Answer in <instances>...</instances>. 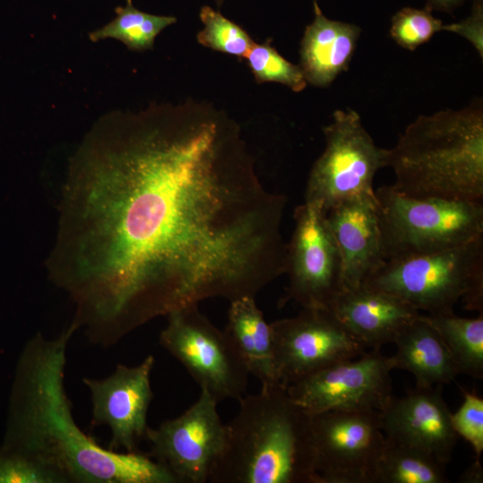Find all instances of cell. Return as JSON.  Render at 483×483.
Listing matches in <instances>:
<instances>
[{"label":"cell","instance_id":"6da1fadb","mask_svg":"<svg viewBox=\"0 0 483 483\" xmlns=\"http://www.w3.org/2000/svg\"><path fill=\"white\" fill-rule=\"evenodd\" d=\"M116 125L72 162L48 265L92 343L284 274L287 199L265 189L233 119L189 101Z\"/></svg>","mask_w":483,"mask_h":483},{"label":"cell","instance_id":"7a4b0ae2","mask_svg":"<svg viewBox=\"0 0 483 483\" xmlns=\"http://www.w3.org/2000/svg\"><path fill=\"white\" fill-rule=\"evenodd\" d=\"M78 330L37 333L24 345L11 386L2 445L55 471L64 483H178L151 457L100 446L75 422L64 387L66 351Z\"/></svg>","mask_w":483,"mask_h":483},{"label":"cell","instance_id":"3957f363","mask_svg":"<svg viewBox=\"0 0 483 483\" xmlns=\"http://www.w3.org/2000/svg\"><path fill=\"white\" fill-rule=\"evenodd\" d=\"M211 483H318L311 415L281 383L239 400Z\"/></svg>","mask_w":483,"mask_h":483},{"label":"cell","instance_id":"277c9868","mask_svg":"<svg viewBox=\"0 0 483 483\" xmlns=\"http://www.w3.org/2000/svg\"><path fill=\"white\" fill-rule=\"evenodd\" d=\"M384 167L392 168L393 186L406 195L482 202V99L418 116L384 148Z\"/></svg>","mask_w":483,"mask_h":483},{"label":"cell","instance_id":"5b68a950","mask_svg":"<svg viewBox=\"0 0 483 483\" xmlns=\"http://www.w3.org/2000/svg\"><path fill=\"white\" fill-rule=\"evenodd\" d=\"M361 285L391 293L428 315L483 312V236L440 251L385 260Z\"/></svg>","mask_w":483,"mask_h":483},{"label":"cell","instance_id":"8992f818","mask_svg":"<svg viewBox=\"0 0 483 483\" xmlns=\"http://www.w3.org/2000/svg\"><path fill=\"white\" fill-rule=\"evenodd\" d=\"M385 260L448 250L483 236V204L375 191Z\"/></svg>","mask_w":483,"mask_h":483},{"label":"cell","instance_id":"52a82bcc","mask_svg":"<svg viewBox=\"0 0 483 483\" xmlns=\"http://www.w3.org/2000/svg\"><path fill=\"white\" fill-rule=\"evenodd\" d=\"M326 147L309 174L305 201L323 212L342 200L376 197L373 181L384 167L378 148L352 109H337L323 128Z\"/></svg>","mask_w":483,"mask_h":483},{"label":"cell","instance_id":"ba28073f","mask_svg":"<svg viewBox=\"0 0 483 483\" xmlns=\"http://www.w3.org/2000/svg\"><path fill=\"white\" fill-rule=\"evenodd\" d=\"M166 317L160 344L217 403L225 399L239 401L245 393L250 372L225 331L204 316L198 305Z\"/></svg>","mask_w":483,"mask_h":483},{"label":"cell","instance_id":"9c48e42d","mask_svg":"<svg viewBox=\"0 0 483 483\" xmlns=\"http://www.w3.org/2000/svg\"><path fill=\"white\" fill-rule=\"evenodd\" d=\"M311 415L318 483H374L386 436L379 411Z\"/></svg>","mask_w":483,"mask_h":483},{"label":"cell","instance_id":"30bf717a","mask_svg":"<svg viewBox=\"0 0 483 483\" xmlns=\"http://www.w3.org/2000/svg\"><path fill=\"white\" fill-rule=\"evenodd\" d=\"M279 382L288 386L339 361L360 356L366 347L330 309H304L270 323Z\"/></svg>","mask_w":483,"mask_h":483},{"label":"cell","instance_id":"8fae6325","mask_svg":"<svg viewBox=\"0 0 483 483\" xmlns=\"http://www.w3.org/2000/svg\"><path fill=\"white\" fill-rule=\"evenodd\" d=\"M295 225L286 243V300L304 309H330L344 289L342 259L324 212L304 201L294 211Z\"/></svg>","mask_w":483,"mask_h":483},{"label":"cell","instance_id":"7c38bea8","mask_svg":"<svg viewBox=\"0 0 483 483\" xmlns=\"http://www.w3.org/2000/svg\"><path fill=\"white\" fill-rule=\"evenodd\" d=\"M392 356L371 349L339 361L286 387L290 397L309 414L326 411H382L393 397Z\"/></svg>","mask_w":483,"mask_h":483},{"label":"cell","instance_id":"4fadbf2b","mask_svg":"<svg viewBox=\"0 0 483 483\" xmlns=\"http://www.w3.org/2000/svg\"><path fill=\"white\" fill-rule=\"evenodd\" d=\"M217 402L200 390L198 400L180 416L148 428L150 456L166 468L178 483L208 482L225 437Z\"/></svg>","mask_w":483,"mask_h":483},{"label":"cell","instance_id":"5bb4252c","mask_svg":"<svg viewBox=\"0 0 483 483\" xmlns=\"http://www.w3.org/2000/svg\"><path fill=\"white\" fill-rule=\"evenodd\" d=\"M154 364L155 358L149 354L137 366L117 364L105 378H82L91 394L92 423L106 425L111 431L107 449L136 452L138 444L146 438Z\"/></svg>","mask_w":483,"mask_h":483},{"label":"cell","instance_id":"9a60e30c","mask_svg":"<svg viewBox=\"0 0 483 483\" xmlns=\"http://www.w3.org/2000/svg\"><path fill=\"white\" fill-rule=\"evenodd\" d=\"M441 386H415L402 397L393 396L380 411V419L387 438L423 450L447 465L459 436Z\"/></svg>","mask_w":483,"mask_h":483},{"label":"cell","instance_id":"2e32d148","mask_svg":"<svg viewBox=\"0 0 483 483\" xmlns=\"http://www.w3.org/2000/svg\"><path fill=\"white\" fill-rule=\"evenodd\" d=\"M324 215L340 252L343 287H358L385 262L377 198L347 199Z\"/></svg>","mask_w":483,"mask_h":483},{"label":"cell","instance_id":"e0dca14e","mask_svg":"<svg viewBox=\"0 0 483 483\" xmlns=\"http://www.w3.org/2000/svg\"><path fill=\"white\" fill-rule=\"evenodd\" d=\"M330 309L366 348L394 343L399 331L420 312L403 300L360 285L343 289Z\"/></svg>","mask_w":483,"mask_h":483},{"label":"cell","instance_id":"ac0fdd59","mask_svg":"<svg viewBox=\"0 0 483 483\" xmlns=\"http://www.w3.org/2000/svg\"><path fill=\"white\" fill-rule=\"evenodd\" d=\"M314 19L304 30L300 49V67L307 83L327 87L349 67L361 29L328 19L313 1Z\"/></svg>","mask_w":483,"mask_h":483},{"label":"cell","instance_id":"d6986e66","mask_svg":"<svg viewBox=\"0 0 483 483\" xmlns=\"http://www.w3.org/2000/svg\"><path fill=\"white\" fill-rule=\"evenodd\" d=\"M394 369L410 372L415 386L449 384L459 375L455 363L437 331L419 316L395 336Z\"/></svg>","mask_w":483,"mask_h":483},{"label":"cell","instance_id":"ffe728a7","mask_svg":"<svg viewBox=\"0 0 483 483\" xmlns=\"http://www.w3.org/2000/svg\"><path fill=\"white\" fill-rule=\"evenodd\" d=\"M224 331L250 374L262 386L280 383L275 364L271 326L258 308L255 297L245 296L230 301Z\"/></svg>","mask_w":483,"mask_h":483},{"label":"cell","instance_id":"44dd1931","mask_svg":"<svg viewBox=\"0 0 483 483\" xmlns=\"http://www.w3.org/2000/svg\"><path fill=\"white\" fill-rule=\"evenodd\" d=\"M445 466L423 450L386 436L374 483H447Z\"/></svg>","mask_w":483,"mask_h":483},{"label":"cell","instance_id":"7402d4cb","mask_svg":"<svg viewBox=\"0 0 483 483\" xmlns=\"http://www.w3.org/2000/svg\"><path fill=\"white\" fill-rule=\"evenodd\" d=\"M423 318L439 334L459 374L483 378V312L474 318L454 313L424 315Z\"/></svg>","mask_w":483,"mask_h":483},{"label":"cell","instance_id":"603a6c76","mask_svg":"<svg viewBox=\"0 0 483 483\" xmlns=\"http://www.w3.org/2000/svg\"><path fill=\"white\" fill-rule=\"evenodd\" d=\"M115 18L102 28L89 33L91 41L114 38L131 50L151 49L156 37L166 27L176 22L174 16L154 15L138 10L131 0L125 6L114 9Z\"/></svg>","mask_w":483,"mask_h":483},{"label":"cell","instance_id":"cb8c5ba5","mask_svg":"<svg viewBox=\"0 0 483 483\" xmlns=\"http://www.w3.org/2000/svg\"><path fill=\"white\" fill-rule=\"evenodd\" d=\"M199 18L204 28L198 33L197 40L204 47L244 58L255 44L242 27L210 6L200 9Z\"/></svg>","mask_w":483,"mask_h":483},{"label":"cell","instance_id":"d4e9b609","mask_svg":"<svg viewBox=\"0 0 483 483\" xmlns=\"http://www.w3.org/2000/svg\"><path fill=\"white\" fill-rule=\"evenodd\" d=\"M270 43V39L255 43L245 57L257 82H276L295 92L303 90L308 83L301 67L284 58Z\"/></svg>","mask_w":483,"mask_h":483},{"label":"cell","instance_id":"484cf974","mask_svg":"<svg viewBox=\"0 0 483 483\" xmlns=\"http://www.w3.org/2000/svg\"><path fill=\"white\" fill-rule=\"evenodd\" d=\"M443 24L426 8L404 7L392 17L389 34L398 46L413 51L441 31Z\"/></svg>","mask_w":483,"mask_h":483},{"label":"cell","instance_id":"4316f807","mask_svg":"<svg viewBox=\"0 0 483 483\" xmlns=\"http://www.w3.org/2000/svg\"><path fill=\"white\" fill-rule=\"evenodd\" d=\"M0 483H64L53 470L23 453L0 445Z\"/></svg>","mask_w":483,"mask_h":483},{"label":"cell","instance_id":"83f0119b","mask_svg":"<svg viewBox=\"0 0 483 483\" xmlns=\"http://www.w3.org/2000/svg\"><path fill=\"white\" fill-rule=\"evenodd\" d=\"M463 402L452 413V424L458 436L464 438L480 459L483 452V399L462 390Z\"/></svg>","mask_w":483,"mask_h":483},{"label":"cell","instance_id":"f1b7e54d","mask_svg":"<svg viewBox=\"0 0 483 483\" xmlns=\"http://www.w3.org/2000/svg\"><path fill=\"white\" fill-rule=\"evenodd\" d=\"M442 30L467 39L483 58V0H472L470 14L463 20L443 24Z\"/></svg>","mask_w":483,"mask_h":483},{"label":"cell","instance_id":"f546056e","mask_svg":"<svg viewBox=\"0 0 483 483\" xmlns=\"http://www.w3.org/2000/svg\"><path fill=\"white\" fill-rule=\"evenodd\" d=\"M459 481L463 483L483 482V469L479 459L475 458V461L462 472Z\"/></svg>","mask_w":483,"mask_h":483},{"label":"cell","instance_id":"4dcf8cb0","mask_svg":"<svg viewBox=\"0 0 483 483\" xmlns=\"http://www.w3.org/2000/svg\"><path fill=\"white\" fill-rule=\"evenodd\" d=\"M466 0H427L426 9L451 13Z\"/></svg>","mask_w":483,"mask_h":483},{"label":"cell","instance_id":"1f68e13d","mask_svg":"<svg viewBox=\"0 0 483 483\" xmlns=\"http://www.w3.org/2000/svg\"><path fill=\"white\" fill-rule=\"evenodd\" d=\"M215 1L218 6L222 5V4L224 3V0H215Z\"/></svg>","mask_w":483,"mask_h":483}]
</instances>
